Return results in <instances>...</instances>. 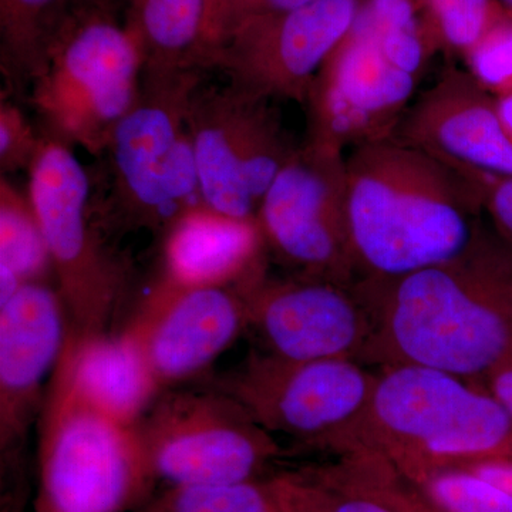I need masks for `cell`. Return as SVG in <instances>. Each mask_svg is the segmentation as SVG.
Segmentation results:
<instances>
[{"label":"cell","instance_id":"cell-15","mask_svg":"<svg viewBox=\"0 0 512 512\" xmlns=\"http://www.w3.org/2000/svg\"><path fill=\"white\" fill-rule=\"evenodd\" d=\"M127 329L163 390L201 376L248 330L239 288H181L158 278Z\"/></svg>","mask_w":512,"mask_h":512},{"label":"cell","instance_id":"cell-6","mask_svg":"<svg viewBox=\"0 0 512 512\" xmlns=\"http://www.w3.org/2000/svg\"><path fill=\"white\" fill-rule=\"evenodd\" d=\"M42 406L36 512H134L157 483L136 426L80 396L60 357Z\"/></svg>","mask_w":512,"mask_h":512},{"label":"cell","instance_id":"cell-10","mask_svg":"<svg viewBox=\"0 0 512 512\" xmlns=\"http://www.w3.org/2000/svg\"><path fill=\"white\" fill-rule=\"evenodd\" d=\"M266 251L296 275L356 284L346 154L299 144L256 212Z\"/></svg>","mask_w":512,"mask_h":512},{"label":"cell","instance_id":"cell-37","mask_svg":"<svg viewBox=\"0 0 512 512\" xmlns=\"http://www.w3.org/2000/svg\"><path fill=\"white\" fill-rule=\"evenodd\" d=\"M508 12L512 13V0H498Z\"/></svg>","mask_w":512,"mask_h":512},{"label":"cell","instance_id":"cell-9","mask_svg":"<svg viewBox=\"0 0 512 512\" xmlns=\"http://www.w3.org/2000/svg\"><path fill=\"white\" fill-rule=\"evenodd\" d=\"M202 201L256 218L266 191L298 150L272 100L225 86H200L188 106Z\"/></svg>","mask_w":512,"mask_h":512},{"label":"cell","instance_id":"cell-34","mask_svg":"<svg viewBox=\"0 0 512 512\" xmlns=\"http://www.w3.org/2000/svg\"><path fill=\"white\" fill-rule=\"evenodd\" d=\"M484 386L494 394L512 417V356L484 379Z\"/></svg>","mask_w":512,"mask_h":512},{"label":"cell","instance_id":"cell-25","mask_svg":"<svg viewBox=\"0 0 512 512\" xmlns=\"http://www.w3.org/2000/svg\"><path fill=\"white\" fill-rule=\"evenodd\" d=\"M312 468L330 483L373 495L399 512H444L379 454L350 451L335 463Z\"/></svg>","mask_w":512,"mask_h":512},{"label":"cell","instance_id":"cell-13","mask_svg":"<svg viewBox=\"0 0 512 512\" xmlns=\"http://www.w3.org/2000/svg\"><path fill=\"white\" fill-rule=\"evenodd\" d=\"M419 83L390 62L355 20L313 79L303 104V143L346 154L394 137Z\"/></svg>","mask_w":512,"mask_h":512},{"label":"cell","instance_id":"cell-11","mask_svg":"<svg viewBox=\"0 0 512 512\" xmlns=\"http://www.w3.org/2000/svg\"><path fill=\"white\" fill-rule=\"evenodd\" d=\"M376 375L352 359L289 360L252 353L210 383L265 430L322 448L362 412Z\"/></svg>","mask_w":512,"mask_h":512},{"label":"cell","instance_id":"cell-4","mask_svg":"<svg viewBox=\"0 0 512 512\" xmlns=\"http://www.w3.org/2000/svg\"><path fill=\"white\" fill-rule=\"evenodd\" d=\"M205 72L141 76L140 93L117 124L106 153L109 198L101 208L104 231L165 228L202 201L188 127L192 93Z\"/></svg>","mask_w":512,"mask_h":512},{"label":"cell","instance_id":"cell-16","mask_svg":"<svg viewBox=\"0 0 512 512\" xmlns=\"http://www.w3.org/2000/svg\"><path fill=\"white\" fill-rule=\"evenodd\" d=\"M394 137L460 173L512 177V140L497 101L464 67L444 69L410 104Z\"/></svg>","mask_w":512,"mask_h":512},{"label":"cell","instance_id":"cell-36","mask_svg":"<svg viewBox=\"0 0 512 512\" xmlns=\"http://www.w3.org/2000/svg\"><path fill=\"white\" fill-rule=\"evenodd\" d=\"M205 3H207V23H205V37H207L208 46V32H210L212 19H214L215 12H217L221 0H205Z\"/></svg>","mask_w":512,"mask_h":512},{"label":"cell","instance_id":"cell-20","mask_svg":"<svg viewBox=\"0 0 512 512\" xmlns=\"http://www.w3.org/2000/svg\"><path fill=\"white\" fill-rule=\"evenodd\" d=\"M124 26L143 62V76L208 72L205 0H126Z\"/></svg>","mask_w":512,"mask_h":512},{"label":"cell","instance_id":"cell-18","mask_svg":"<svg viewBox=\"0 0 512 512\" xmlns=\"http://www.w3.org/2000/svg\"><path fill=\"white\" fill-rule=\"evenodd\" d=\"M256 218H237L198 204L161 234L158 278L181 288H237L266 271Z\"/></svg>","mask_w":512,"mask_h":512},{"label":"cell","instance_id":"cell-7","mask_svg":"<svg viewBox=\"0 0 512 512\" xmlns=\"http://www.w3.org/2000/svg\"><path fill=\"white\" fill-rule=\"evenodd\" d=\"M28 195L45 235L69 333H106L126 291V271L97 227L92 181L74 148L43 136L29 170Z\"/></svg>","mask_w":512,"mask_h":512},{"label":"cell","instance_id":"cell-3","mask_svg":"<svg viewBox=\"0 0 512 512\" xmlns=\"http://www.w3.org/2000/svg\"><path fill=\"white\" fill-rule=\"evenodd\" d=\"M323 450L370 451L403 477L512 458V417L487 387L431 367H382L362 412Z\"/></svg>","mask_w":512,"mask_h":512},{"label":"cell","instance_id":"cell-22","mask_svg":"<svg viewBox=\"0 0 512 512\" xmlns=\"http://www.w3.org/2000/svg\"><path fill=\"white\" fill-rule=\"evenodd\" d=\"M356 23L373 36L390 62L417 79L443 52L426 0H362Z\"/></svg>","mask_w":512,"mask_h":512},{"label":"cell","instance_id":"cell-1","mask_svg":"<svg viewBox=\"0 0 512 512\" xmlns=\"http://www.w3.org/2000/svg\"><path fill=\"white\" fill-rule=\"evenodd\" d=\"M375 315L360 363L424 366L476 382L512 356V244L481 222L453 258L356 282Z\"/></svg>","mask_w":512,"mask_h":512},{"label":"cell","instance_id":"cell-35","mask_svg":"<svg viewBox=\"0 0 512 512\" xmlns=\"http://www.w3.org/2000/svg\"><path fill=\"white\" fill-rule=\"evenodd\" d=\"M495 101H497L498 113L503 120L505 130L512 140V90L495 97Z\"/></svg>","mask_w":512,"mask_h":512},{"label":"cell","instance_id":"cell-2","mask_svg":"<svg viewBox=\"0 0 512 512\" xmlns=\"http://www.w3.org/2000/svg\"><path fill=\"white\" fill-rule=\"evenodd\" d=\"M348 220L356 282H386L453 258L483 222L474 175L396 137L350 150Z\"/></svg>","mask_w":512,"mask_h":512},{"label":"cell","instance_id":"cell-27","mask_svg":"<svg viewBox=\"0 0 512 512\" xmlns=\"http://www.w3.org/2000/svg\"><path fill=\"white\" fill-rule=\"evenodd\" d=\"M285 512H399L362 491L330 483L312 467L276 474Z\"/></svg>","mask_w":512,"mask_h":512},{"label":"cell","instance_id":"cell-26","mask_svg":"<svg viewBox=\"0 0 512 512\" xmlns=\"http://www.w3.org/2000/svg\"><path fill=\"white\" fill-rule=\"evenodd\" d=\"M404 478L444 512H512L511 494L466 468H433Z\"/></svg>","mask_w":512,"mask_h":512},{"label":"cell","instance_id":"cell-32","mask_svg":"<svg viewBox=\"0 0 512 512\" xmlns=\"http://www.w3.org/2000/svg\"><path fill=\"white\" fill-rule=\"evenodd\" d=\"M483 195L484 214L501 237L512 244V177L474 174Z\"/></svg>","mask_w":512,"mask_h":512},{"label":"cell","instance_id":"cell-14","mask_svg":"<svg viewBox=\"0 0 512 512\" xmlns=\"http://www.w3.org/2000/svg\"><path fill=\"white\" fill-rule=\"evenodd\" d=\"M264 352L289 360L360 362L375 315L355 285L311 276L272 278L266 271L238 286Z\"/></svg>","mask_w":512,"mask_h":512},{"label":"cell","instance_id":"cell-23","mask_svg":"<svg viewBox=\"0 0 512 512\" xmlns=\"http://www.w3.org/2000/svg\"><path fill=\"white\" fill-rule=\"evenodd\" d=\"M0 272L22 284L47 282L52 261L28 192L23 194L5 175L0 180Z\"/></svg>","mask_w":512,"mask_h":512},{"label":"cell","instance_id":"cell-29","mask_svg":"<svg viewBox=\"0 0 512 512\" xmlns=\"http://www.w3.org/2000/svg\"><path fill=\"white\" fill-rule=\"evenodd\" d=\"M464 69L494 97L512 90V13L488 30L463 57Z\"/></svg>","mask_w":512,"mask_h":512},{"label":"cell","instance_id":"cell-33","mask_svg":"<svg viewBox=\"0 0 512 512\" xmlns=\"http://www.w3.org/2000/svg\"><path fill=\"white\" fill-rule=\"evenodd\" d=\"M456 467L466 468L512 495V458H490Z\"/></svg>","mask_w":512,"mask_h":512},{"label":"cell","instance_id":"cell-31","mask_svg":"<svg viewBox=\"0 0 512 512\" xmlns=\"http://www.w3.org/2000/svg\"><path fill=\"white\" fill-rule=\"evenodd\" d=\"M305 2L308 0H221L208 32V52L239 26L262 16L296 8Z\"/></svg>","mask_w":512,"mask_h":512},{"label":"cell","instance_id":"cell-28","mask_svg":"<svg viewBox=\"0 0 512 512\" xmlns=\"http://www.w3.org/2000/svg\"><path fill=\"white\" fill-rule=\"evenodd\" d=\"M426 5L441 49L461 59L507 12L498 0H426Z\"/></svg>","mask_w":512,"mask_h":512},{"label":"cell","instance_id":"cell-19","mask_svg":"<svg viewBox=\"0 0 512 512\" xmlns=\"http://www.w3.org/2000/svg\"><path fill=\"white\" fill-rule=\"evenodd\" d=\"M62 359L80 396L111 419L137 426L163 387L127 328L90 338L67 336Z\"/></svg>","mask_w":512,"mask_h":512},{"label":"cell","instance_id":"cell-30","mask_svg":"<svg viewBox=\"0 0 512 512\" xmlns=\"http://www.w3.org/2000/svg\"><path fill=\"white\" fill-rule=\"evenodd\" d=\"M43 134L37 133L18 104L2 99L0 103V171L2 175L29 170L42 146Z\"/></svg>","mask_w":512,"mask_h":512},{"label":"cell","instance_id":"cell-8","mask_svg":"<svg viewBox=\"0 0 512 512\" xmlns=\"http://www.w3.org/2000/svg\"><path fill=\"white\" fill-rule=\"evenodd\" d=\"M136 429L154 477L168 485L258 480L282 456L274 434L211 384L165 389Z\"/></svg>","mask_w":512,"mask_h":512},{"label":"cell","instance_id":"cell-17","mask_svg":"<svg viewBox=\"0 0 512 512\" xmlns=\"http://www.w3.org/2000/svg\"><path fill=\"white\" fill-rule=\"evenodd\" d=\"M69 336V318L56 285L28 282L0 303V444L19 446L45 402Z\"/></svg>","mask_w":512,"mask_h":512},{"label":"cell","instance_id":"cell-38","mask_svg":"<svg viewBox=\"0 0 512 512\" xmlns=\"http://www.w3.org/2000/svg\"><path fill=\"white\" fill-rule=\"evenodd\" d=\"M94 2L107 3V5L119 6L120 0H94Z\"/></svg>","mask_w":512,"mask_h":512},{"label":"cell","instance_id":"cell-5","mask_svg":"<svg viewBox=\"0 0 512 512\" xmlns=\"http://www.w3.org/2000/svg\"><path fill=\"white\" fill-rule=\"evenodd\" d=\"M117 8L76 0L28 94L43 136L97 157L136 103L143 76Z\"/></svg>","mask_w":512,"mask_h":512},{"label":"cell","instance_id":"cell-24","mask_svg":"<svg viewBox=\"0 0 512 512\" xmlns=\"http://www.w3.org/2000/svg\"><path fill=\"white\" fill-rule=\"evenodd\" d=\"M134 512H285L275 476L227 485H168Z\"/></svg>","mask_w":512,"mask_h":512},{"label":"cell","instance_id":"cell-21","mask_svg":"<svg viewBox=\"0 0 512 512\" xmlns=\"http://www.w3.org/2000/svg\"><path fill=\"white\" fill-rule=\"evenodd\" d=\"M76 0H0V70L9 93L28 97Z\"/></svg>","mask_w":512,"mask_h":512},{"label":"cell","instance_id":"cell-12","mask_svg":"<svg viewBox=\"0 0 512 512\" xmlns=\"http://www.w3.org/2000/svg\"><path fill=\"white\" fill-rule=\"evenodd\" d=\"M362 0H308L239 26L208 52V70L268 100L303 106L320 67L348 35Z\"/></svg>","mask_w":512,"mask_h":512}]
</instances>
